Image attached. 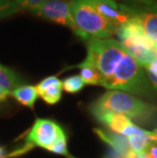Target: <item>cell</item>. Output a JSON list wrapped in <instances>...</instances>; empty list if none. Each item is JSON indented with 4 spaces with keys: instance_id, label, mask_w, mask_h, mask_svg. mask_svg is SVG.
I'll use <instances>...</instances> for the list:
<instances>
[{
    "instance_id": "6da1fadb",
    "label": "cell",
    "mask_w": 157,
    "mask_h": 158,
    "mask_svg": "<svg viewBox=\"0 0 157 158\" xmlns=\"http://www.w3.org/2000/svg\"><path fill=\"white\" fill-rule=\"evenodd\" d=\"M93 115L104 112L118 113L137 120H147L157 111V107L122 91H107L90 105Z\"/></svg>"
},
{
    "instance_id": "7a4b0ae2",
    "label": "cell",
    "mask_w": 157,
    "mask_h": 158,
    "mask_svg": "<svg viewBox=\"0 0 157 158\" xmlns=\"http://www.w3.org/2000/svg\"><path fill=\"white\" fill-rule=\"evenodd\" d=\"M71 11L75 33L85 41L110 39L116 33V27L97 11L91 0H71Z\"/></svg>"
},
{
    "instance_id": "3957f363",
    "label": "cell",
    "mask_w": 157,
    "mask_h": 158,
    "mask_svg": "<svg viewBox=\"0 0 157 158\" xmlns=\"http://www.w3.org/2000/svg\"><path fill=\"white\" fill-rule=\"evenodd\" d=\"M115 34L126 51L142 68L157 57V46L141 31L133 18L125 25L119 26Z\"/></svg>"
},
{
    "instance_id": "277c9868",
    "label": "cell",
    "mask_w": 157,
    "mask_h": 158,
    "mask_svg": "<svg viewBox=\"0 0 157 158\" xmlns=\"http://www.w3.org/2000/svg\"><path fill=\"white\" fill-rule=\"evenodd\" d=\"M64 134L62 127L54 120L37 118L27 136L26 146L23 149L26 152L37 146L47 150Z\"/></svg>"
},
{
    "instance_id": "5b68a950",
    "label": "cell",
    "mask_w": 157,
    "mask_h": 158,
    "mask_svg": "<svg viewBox=\"0 0 157 158\" xmlns=\"http://www.w3.org/2000/svg\"><path fill=\"white\" fill-rule=\"evenodd\" d=\"M30 10L43 19L66 26L73 32L76 31V26L71 11V1L49 0L33 6L30 8Z\"/></svg>"
},
{
    "instance_id": "8992f818",
    "label": "cell",
    "mask_w": 157,
    "mask_h": 158,
    "mask_svg": "<svg viewBox=\"0 0 157 158\" xmlns=\"http://www.w3.org/2000/svg\"><path fill=\"white\" fill-rule=\"evenodd\" d=\"M100 15L116 27L125 25L133 18V9L118 4L113 0H91Z\"/></svg>"
},
{
    "instance_id": "52a82bcc",
    "label": "cell",
    "mask_w": 157,
    "mask_h": 158,
    "mask_svg": "<svg viewBox=\"0 0 157 158\" xmlns=\"http://www.w3.org/2000/svg\"><path fill=\"white\" fill-rule=\"evenodd\" d=\"M133 19L157 46V3L148 2L138 9H133Z\"/></svg>"
},
{
    "instance_id": "ba28073f",
    "label": "cell",
    "mask_w": 157,
    "mask_h": 158,
    "mask_svg": "<svg viewBox=\"0 0 157 158\" xmlns=\"http://www.w3.org/2000/svg\"><path fill=\"white\" fill-rule=\"evenodd\" d=\"M38 96L42 98L45 103L53 105L56 104L61 98L62 82L54 76L48 77L42 80L36 86Z\"/></svg>"
},
{
    "instance_id": "9c48e42d",
    "label": "cell",
    "mask_w": 157,
    "mask_h": 158,
    "mask_svg": "<svg viewBox=\"0 0 157 158\" xmlns=\"http://www.w3.org/2000/svg\"><path fill=\"white\" fill-rule=\"evenodd\" d=\"M95 117L100 123L107 126L113 133L122 136L126 133V131L134 124L129 117L118 113L104 112V113L97 114V115H95Z\"/></svg>"
},
{
    "instance_id": "30bf717a",
    "label": "cell",
    "mask_w": 157,
    "mask_h": 158,
    "mask_svg": "<svg viewBox=\"0 0 157 158\" xmlns=\"http://www.w3.org/2000/svg\"><path fill=\"white\" fill-rule=\"evenodd\" d=\"M94 132L100 137L101 139L106 142L111 148V150H113L114 152L118 153L119 155H122V157H125L128 154L131 149H130L129 142H128V138L122 135H118V134H109L105 133L103 131L99 129H94Z\"/></svg>"
},
{
    "instance_id": "8fae6325",
    "label": "cell",
    "mask_w": 157,
    "mask_h": 158,
    "mask_svg": "<svg viewBox=\"0 0 157 158\" xmlns=\"http://www.w3.org/2000/svg\"><path fill=\"white\" fill-rule=\"evenodd\" d=\"M10 95L14 98L19 103L22 105L29 107V108H34L36 100L38 98V93H37L36 87L34 86H19L10 92Z\"/></svg>"
},
{
    "instance_id": "7c38bea8",
    "label": "cell",
    "mask_w": 157,
    "mask_h": 158,
    "mask_svg": "<svg viewBox=\"0 0 157 158\" xmlns=\"http://www.w3.org/2000/svg\"><path fill=\"white\" fill-rule=\"evenodd\" d=\"M19 83L21 79L14 70L0 63V87L11 92L12 90L19 87Z\"/></svg>"
},
{
    "instance_id": "4fadbf2b",
    "label": "cell",
    "mask_w": 157,
    "mask_h": 158,
    "mask_svg": "<svg viewBox=\"0 0 157 158\" xmlns=\"http://www.w3.org/2000/svg\"><path fill=\"white\" fill-rule=\"evenodd\" d=\"M80 70V77L82 78L83 82L85 85H100V76L99 73L97 72L96 69L90 63L83 61L81 64H79Z\"/></svg>"
},
{
    "instance_id": "5bb4252c",
    "label": "cell",
    "mask_w": 157,
    "mask_h": 158,
    "mask_svg": "<svg viewBox=\"0 0 157 158\" xmlns=\"http://www.w3.org/2000/svg\"><path fill=\"white\" fill-rule=\"evenodd\" d=\"M85 84L80 76H72L62 81V90L66 93L75 94L84 88Z\"/></svg>"
},
{
    "instance_id": "9a60e30c",
    "label": "cell",
    "mask_w": 157,
    "mask_h": 158,
    "mask_svg": "<svg viewBox=\"0 0 157 158\" xmlns=\"http://www.w3.org/2000/svg\"><path fill=\"white\" fill-rule=\"evenodd\" d=\"M143 69L146 73L149 84L152 85L153 88L157 91V57L154 60H152L149 64L144 66Z\"/></svg>"
},
{
    "instance_id": "2e32d148",
    "label": "cell",
    "mask_w": 157,
    "mask_h": 158,
    "mask_svg": "<svg viewBox=\"0 0 157 158\" xmlns=\"http://www.w3.org/2000/svg\"><path fill=\"white\" fill-rule=\"evenodd\" d=\"M47 151L50 152L56 153V154H60V155H65V156H69L68 155V140H66V135H62L60 138H58L57 141L53 144V145L50 146Z\"/></svg>"
},
{
    "instance_id": "e0dca14e",
    "label": "cell",
    "mask_w": 157,
    "mask_h": 158,
    "mask_svg": "<svg viewBox=\"0 0 157 158\" xmlns=\"http://www.w3.org/2000/svg\"><path fill=\"white\" fill-rule=\"evenodd\" d=\"M18 10L19 8L16 7L13 0H0V19L10 15Z\"/></svg>"
},
{
    "instance_id": "ac0fdd59",
    "label": "cell",
    "mask_w": 157,
    "mask_h": 158,
    "mask_svg": "<svg viewBox=\"0 0 157 158\" xmlns=\"http://www.w3.org/2000/svg\"><path fill=\"white\" fill-rule=\"evenodd\" d=\"M49 1V0H13L16 7L19 8H31L33 6L41 4L43 2Z\"/></svg>"
},
{
    "instance_id": "d6986e66",
    "label": "cell",
    "mask_w": 157,
    "mask_h": 158,
    "mask_svg": "<svg viewBox=\"0 0 157 158\" xmlns=\"http://www.w3.org/2000/svg\"><path fill=\"white\" fill-rule=\"evenodd\" d=\"M144 152L147 158H157V141H153Z\"/></svg>"
},
{
    "instance_id": "ffe728a7",
    "label": "cell",
    "mask_w": 157,
    "mask_h": 158,
    "mask_svg": "<svg viewBox=\"0 0 157 158\" xmlns=\"http://www.w3.org/2000/svg\"><path fill=\"white\" fill-rule=\"evenodd\" d=\"M9 95H10V91H8V90H6L4 88H2V87H0V103L5 101Z\"/></svg>"
},
{
    "instance_id": "44dd1931",
    "label": "cell",
    "mask_w": 157,
    "mask_h": 158,
    "mask_svg": "<svg viewBox=\"0 0 157 158\" xmlns=\"http://www.w3.org/2000/svg\"><path fill=\"white\" fill-rule=\"evenodd\" d=\"M0 158H6L4 154V148L3 147H0Z\"/></svg>"
},
{
    "instance_id": "7402d4cb",
    "label": "cell",
    "mask_w": 157,
    "mask_h": 158,
    "mask_svg": "<svg viewBox=\"0 0 157 158\" xmlns=\"http://www.w3.org/2000/svg\"><path fill=\"white\" fill-rule=\"evenodd\" d=\"M142 158H147V157L145 156V152H144V153H143V157H142Z\"/></svg>"
},
{
    "instance_id": "603a6c76",
    "label": "cell",
    "mask_w": 157,
    "mask_h": 158,
    "mask_svg": "<svg viewBox=\"0 0 157 158\" xmlns=\"http://www.w3.org/2000/svg\"><path fill=\"white\" fill-rule=\"evenodd\" d=\"M68 158H75V157H72V156H68Z\"/></svg>"
},
{
    "instance_id": "cb8c5ba5",
    "label": "cell",
    "mask_w": 157,
    "mask_h": 158,
    "mask_svg": "<svg viewBox=\"0 0 157 158\" xmlns=\"http://www.w3.org/2000/svg\"><path fill=\"white\" fill-rule=\"evenodd\" d=\"M155 133H156V135H157V130H156V131H155Z\"/></svg>"
}]
</instances>
